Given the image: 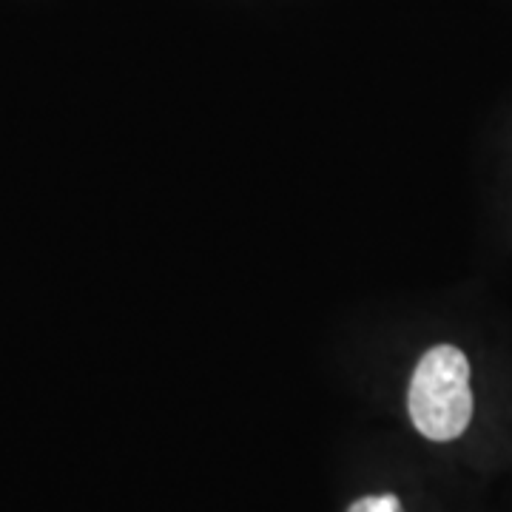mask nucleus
<instances>
[{"label": "nucleus", "instance_id": "obj_1", "mask_svg": "<svg viewBox=\"0 0 512 512\" xmlns=\"http://www.w3.org/2000/svg\"><path fill=\"white\" fill-rule=\"evenodd\" d=\"M407 407H410V419L424 439H458L473 419L467 356L453 345L427 350L413 373Z\"/></svg>", "mask_w": 512, "mask_h": 512}, {"label": "nucleus", "instance_id": "obj_2", "mask_svg": "<svg viewBox=\"0 0 512 512\" xmlns=\"http://www.w3.org/2000/svg\"><path fill=\"white\" fill-rule=\"evenodd\" d=\"M348 512H402V504L396 495L390 493L367 495V498H359Z\"/></svg>", "mask_w": 512, "mask_h": 512}]
</instances>
